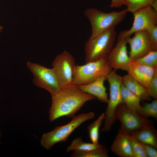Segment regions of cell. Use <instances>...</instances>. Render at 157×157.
<instances>
[{
  "label": "cell",
  "instance_id": "1",
  "mask_svg": "<svg viewBox=\"0 0 157 157\" xmlns=\"http://www.w3.org/2000/svg\"><path fill=\"white\" fill-rule=\"evenodd\" d=\"M51 98L49 118L53 122L64 116L72 118L86 102L96 98L72 83L62 88Z\"/></svg>",
  "mask_w": 157,
  "mask_h": 157
},
{
  "label": "cell",
  "instance_id": "2",
  "mask_svg": "<svg viewBox=\"0 0 157 157\" xmlns=\"http://www.w3.org/2000/svg\"><path fill=\"white\" fill-rule=\"evenodd\" d=\"M117 35L113 28L90 37L85 46V62L107 58L114 46Z\"/></svg>",
  "mask_w": 157,
  "mask_h": 157
},
{
  "label": "cell",
  "instance_id": "3",
  "mask_svg": "<svg viewBox=\"0 0 157 157\" xmlns=\"http://www.w3.org/2000/svg\"><path fill=\"white\" fill-rule=\"evenodd\" d=\"M94 116V113L92 112L75 115L68 123L56 126L49 132L44 133L41 139V145L49 150L58 143L65 142L76 129L84 122L93 118Z\"/></svg>",
  "mask_w": 157,
  "mask_h": 157
},
{
  "label": "cell",
  "instance_id": "4",
  "mask_svg": "<svg viewBox=\"0 0 157 157\" xmlns=\"http://www.w3.org/2000/svg\"><path fill=\"white\" fill-rule=\"evenodd\" d=\"M128 12L126 9L119 11L105 13L97 9L90 8L84 12L90 22L94 37L109 29L115 28L125 17Z\"/></svg>",
  "mask_w": 157,
  "mask_h": 157
},
{
  "label": "cell",
  "instance_id": "5",
  "mask_svg": "<svg viewBox=\"0 0 157 157\" xmlns=\"http://www.w3.org/2000/svg\"><path fill=\"white\" fill-rule=\"evenodd\" d=\"M106 79L109 84L110 94L105 113L104 124L101 130L103 132L110 130L116 120V109L119 105L124 103L121 93L122 77L118 75L115 71L112 70L108 74Z\"/></svg>",
  "mask_w": 157,
  "mask_h": 157
},
{
  "label": "cell",
  "instance_id": "6",
  "mask_svg": "<svg viewBox=\"0 0 157 157\" xmlns=\"http://www.w3.org/2000/svg\"><path fill=\"white\" fill-rule=\"evenodd\" d=\"M112 70L107 58L86 63L82 65H76L73 83L78 85L89 83L108 75Z\"/></svg>",
  "mask_w": 157,
  "mask_h": 157
},
{
  "label": "cell",
  "instance_id": "7",
  "mask_svg": "<svg viewBox=\"0 0 157 157\" xmlns=\"http://www.w3.org/2000/svg\"><path fill=\"white\" fill-rule=\"evenodd\" d=\"M27 66L33 76V82L36 86L48 91L51 96L57 94L61 87L53 69L37 63L27 62Z\"/></svg>",
  "mask_w": 157,
  "mask_h": 157
},
{
  "label": "cell",
  "instance_id": "8",
  "mask_svg": "<svg viewBox=\"0 0 157 157\" xmlns=\"http://www.w3.org/2000/svg\"><path fill=\"white\" fill-rule=\"evenodd\" d=\"M52 65L61 88L74 83L76 65L74 57L69 52L65 50L58 55Z\"/></svg>",
  "mask_w": 157,
  "mask_h": 157
},
{
  "label": "cell",
  "instance_id": "9",
  "mask_svg": "<svg viewBox=\"0 0 157 157\" xmlns=\"http://www.w3.org/2000/svg\"><path fill=\"white\" fill-rule=\"evenodd\" d=\"M116 119L119 120V129L124 134H130L151 121L140 115L137 113L129 109L124 103L117 108L115 113Z\"/></svg>",
  "mask_w": 157,
  "mask_h": 157
},
{
  "label": "cell",
  "instance_id": "10",
  "mask_svg": "<svg viewBox=\"0 0 157 157\" xmlns=\"http://www.w3.org/2000/svg\"><path fill=\"white\" fill-rule=\"evenodd\" d=\"M134 19L131 27L129 30L121 31L120 33L126 37H129L138 31H147L157 24V11L149 6L133 13Z\"/></svg>",
  "mask_w": 157,
  "mask_h": 157
},
{
  "label": "cell",
  "instance_id": "11",
  "mask_svg": "<svg viewBox=\"0 0 157 157\" xmlns=\"http://www.w3.org/2000/svg\"><path fill=\"white\" fill-rule=\"evenodd\" d=\"M128 38L125 37L119 33L116 43L107 58L110 67L115 71L118 69L126 71L132 61L127 49Z\"/></svg>",
  "mask_w": 157,
  "mask_h": 157
},
{
  "label": "cell",
  "instance_id": "12",
  "mask_svg": "<svg viewBox=\"0 0 157 157\" xmlns=\"http://www.w3.org/2000/svg\"><path fill=\"white\" fill-rule=\"evenodd\" d=\"M133 34V37H129L127 40L130 46L129 55L132 60L140 58L152 50L147 31H138Z\"/></svg>",
  "mask_w": 157,
  "mask_h": 157
},
{
  "label": "cell",
  "instance_id": "13",
  "mask_svg": "<svg viewBox=\"0 0 157 157\" xmlns=\"http://www.w3.org/2000/svg\"><path fill=\"white\" fill-rule=\"evenodd\" d=\"M157 71V67L148 66L136 63L133 60L126 71L146 88Z\"/></svg>",
  "mask_w": 157,
  "mask_h": 157
},
{
  "label": "cell",
  "instance_id": "14",
  "mask_svg": "<svg viewBox=\"0 0 157 157\" xmlns=\"http://www.w3.org/2000/svg\"><path fill=\"white\" fill-rule=\"evenodd\" d=\"M107 75H103L89 83L78 86L85 92L94 96L102 102L107 103L108 98L104 83Z\"/></svg>",
  "mask_w": 157,
  "mask_h": 157
},
{
  "label": "cell",
  "instance_id": "15",
  "mask_svg": "<svg viewBox=\"0 0 157 157\" xmlns=\"http://www.w3.org/2000/svg\"><path fill=\"white\" fill-rule=\"evenodd\" d=\"M115 154L120 157H134L127 135L119 129L110 148Z\"/></svg>",
  "mask_w": 157,
  "mask_h": 157
},
{
  "label": "cell",
  "instance_id": "16",
  "mask_svg": "<svg viewBox=\"0 0 157 157\" xmlns=\"http://www.w3.org/2000/svg\"><path fill=\"white\" fill-rule=\"evenodd\" d=\"M130 135L141 142L157 148V132L151 123L144 125Z\"/></svg>",
  "mask_w": 157,
  "mask_h": 157
},
{
  "label": "cell",
  "instance_id": "17",
  "mask_svg": "<svg viewBox=\"0 0 157 157\" xmlns=\"http://www.w3.org/2000/svg\"><path fill=\"white\" fill-rule=\"evenodd\" d=\"M122 83L124 86L141 100H150L146 88L131 75L128 74L122 77Z\"/></svg>",
  "mask_w": 157,
  "mask_h": 157
},
{
  "label": "cell",
  "instance_id": "18",
  "mask_svg": "<svg viewBox=\"0 0 157 157\" xmlns=\"http://www.w3.org/2000/svg\"><path fill=\"white\" fill-rule=\"evenodd\" d=\"M105 147L99 144L87 142L84 141L81 138L74 139L70 144L67 147L66 151H88L102 148Z\"/></svg>",
  "mask_w": 157,
  "mask_h": 157
},
{
  "label": "cell",
  "instance_id": "19",
  "mask_svg": "<svg viewBox=\"0 0 157 157\" xmlns=\"http://www.w3.org/2000/svg\"><path fill=\"white\" fill-rule=\"evenodd\" d=\"M121 93L124 104L129 109L137 113L141 107V99L137 96L121 86Z\"/></svg>",
  "mask_w": 157,
  "mask_h": 157
},
{
  "label": "cell",
  "instance_id": "20",
  "mask_svg": "<svg viewBox=\"0 0 157 157\" xmlns=\"http://www.w3.org/2000/svg\"><path fill=\"white\" fill-rule=\"evenodd\" d=\"M127 11L132 13L146 7L151 6L157 11V0H125Z\"/></svg>",
  "mask_w": 157,
  "mask_h": 157
},
{
  "label": "cell",
  "instance_id": "21",
  "mask_svg": "<svg viewBox=\"0 0 157 157\" xmlns=\"http://www.w3.org/2000/svg\"><path fill=\"white\" fill-rule=\"evenodd\" d=\"M105 117V113H103L87 128L90 139L92 143H99V129Z\"/></svg>",
  "mask_w": 157,
  "mask_h": 157
},
{
  "label": "cell",
  "instance_id": "22",
  "mask_svg": "<svg viewBox=\"0 0 157 157\" xmlns=\"http://www.w3.org/2000/svg\"><path fill=\"white\" fill-rule=\"evenodd\" d=\"M142 117H152L157 118V99L153 100L151 102L146 103L137 112Z\"/></svg>",
  "mask_w": 157,
  "mask_h": 157
},
{
  "label": "cell",
  "instance_id": "23",
  "mask_svg": "<svg viewBox=\"0 0 157 157\" xmlns=\"http://www.w3.org/2000/svg\"><path fill=\"white\" fill-rule=\"evenodd\" d=\"M108 151L105 147L88 151H73L71 155L73 157H107Z\"/></svg>",
  "mask_w": 157,
  "mask_h": 157
},
{
  "label": "cell",
  "instance_id": "24",
  "mask_svg": "<svg viewBox=\"0 0 157 157\" xmlns=\"http://www.w3.org/2000/svg\"><path fill=\"white\" fill-rule=\"evenodd\" d=\"M133 60L144 65L157 67V50L151 51L144 56Z\"/></svg>",
  "mask_w": 157,
  "mask_h": 157
},
{
  "label": "cell",
  "instance_id": "25",
  "mask_svg": "<svg viewBox=\"0 0 157 157\" xmlns=\"http://www.w3.org/2000/svg\"><path fill=\"white\" fill-rule=\"evenodd\" d=\"M126 134L129 140L134 157H147L140 142L130 134Z\"/></svg>",
  "mask_w": 157,
  "mask_h": 157
},
{
  "label": "cell",
  "instance_id": "26",
  "mask_svg": "<svg viewBox=\"0 0 157 157\" xmlns=\"http://www.w3.org/2000/svg\"><path fill=\"white\" fill-rule=\"evenodd\" d=\"M146 89L149 97L157 99V71L150 81Z\"/></svg>",
  "mask_w": 157,
  "mask_h": 157
},
{
  "label": "cell",
  "instance_id": "27",
  "mask_svg": "<svg viewBox=\"0 0 157 157\" xmlns=\"http://www.w3.org/2000/svg\"><path fill=\"white\" fill-rule=\"evenodd\" d=\"M152 50H157V26H155L147 31Z\"/></svg>",
  "mask_w": 157,
  "mask_h": 157
},
{
  "label": "cell",
  "instance_id": "28",
  "mask_svg": "<svg viewBox=\"0 0 157 157\" xmlns=\"http://www.w3.org/2000/svg\"><path fill=\"white\" fill-rule=\"evenodd\" d=\"M140 143L146 152L147 157H157L156 148L149 144L141 142Z\"/></svg>",
  "mask_w": 157,
  "mask_h": 157
},
{
  "label": "cell",
  "instance_id": "29",
  "mask_svg": "<svg viewBox=\"0 0 157 157\" xmlns=\"http://www.w3.org/2000/svg\"><path fill=\"white\" fill-rule=\"evenodd\" d=\"M125 4V0H111L110 6L112 8H118Z\"/></svg>",
  "mask_w": 157,
  "mask_h": 157
},
{
  "label": "cell",
  "instance_id": "30",
  "mask_svg": "<svg viewBox=\"0 0 157 157\" xmlns=\"http://www.w3.org/2000/svg\"><path fill=\"white\" fill-rule=\"evenodd\" d=\"M3 29V27L0 26V32L1 31V30Z\"/></svg>",
  "mask_w": 157,
  "mask_h": 157
},
{
  "label": "cell",
  "instance_id": "31",
  "mask_svg": "<svg viewBox=\"0 0 157 157\" xmlns=\"http://www.w3.org/2000/svg\"><path fill=\"white\" fill-rule=\"evenodd\" d=\"M1 133L0 132V138H1ZM1 144V142H0V144Z\"/></svg>",
  "mask_w": 157,
  "mask_h": 157
}]
</instances>
